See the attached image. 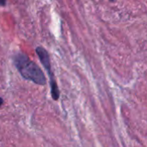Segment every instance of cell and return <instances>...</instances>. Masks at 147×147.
<instances>
[{
    "label": "cell",
    "instance_id": "obj_1",
    "mask_svg": "<svg viewBox=\"0 0 147 147\" xmlns=\"http://www.w3.org/2000/svg\"><path fill=\"white\" fill-rule=\"evenodd\" d=\"M14 64L18 71L25 79L32 81L40 85L46 84L47 80L43 71L24 53H17L14 57Z\"/></svg>",
    "mask_w": 147,
    "mask_h": 147
},
{
    "label": "cell",
    "instance_id": "obj_2",
    "mask_svg": "<svg viewBox=\"0 0 147 147\" xmlns=\"http://www.w3.org/2000/svg\"><path fill=\"white\" fill-rule=\"evenodd\" d=\"M36 53L41 62V64L43 65V66L46 68V70L47 71L49 77H50V84H55L56 81L53 78V74L51 71V63H50V59H49V55L47 53V52L46 51V49H44L42 47H38L36 48Z\"/></svg>",
    "mask_w": 147,
    "mask_h": 147
},
{
    "label": "cell",
    "instance_id": "obj_3",
    "mask_svg": "<svg viewBox=\"0 0 147 147\" xmlns=\"http://www.w3.org/2000/svg\"><path fill=\"white\" fill-rule=\"evenodd\" d=\"M6 3V0H0V5L1 6H4Z\"/></svg>",
    "mask_w": 147,
    "mask_h": 147
},
{
    "label": "cell",
    "instance_id": "obj_4",
    "mask_svg": "<svg viewBox=\"0 0 147 147\" xmlns=\"http://www.w3.org/2000/svg\"><path fill=\"white\" fill-rule=\"evenodd\" d=\"M3 99H2V98L0 97V106H1L2 104H3Z\"/></svg>",
    "mask_w": 147,
    "mask_h": 147
}]
</instances>
